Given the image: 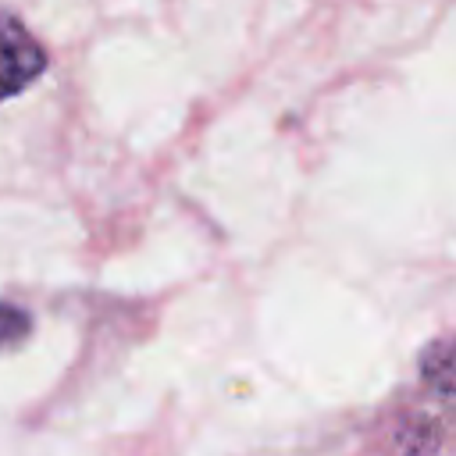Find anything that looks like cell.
Masks as SVG:
<instances>
[{
  "label": "cell",
  "mask_w": 456,
  "mask_h": 456,
  "mask_svg": "<svg viewBox=\"0 0 456 456\" xmlns=\"http://www.w3.org/2000/svg\"><path fill=\"white\" fill-rule=\"evenodd\" d=\"M28 331H32V317L14 303H0V349L18 346Z\"/></svg>",
  "instance_id": "obj_3"
},
{
  "label": "cell",
  "mask_w": 456,
  "mask_h": 456,
  "mask_svg": "<svg viewBox=\"0 0 456 456\" xmlns=\"http://www.w3.org/2000/svg\"><path fill=\"white\" fill-rule=\"evenodd\" d=\"M420 381L442 399H456V335L435 338L420 353Z\"/></svg>",
  "instance_id": "obj_2"
},
{
  "label": "cell",
  "mask_w": 456,
  "mask_h": 456,
  "mask_svg": "<svg viewBox=\"0 0 456 456\" xmlns=\"http://www.w3.org/2000/svg\"><path fill=\"white\" fill-rule=\"evenodd\" d=\"M46 71L43 43L7 11H0V103L25 93Z\"/></svg>",
  "instance_id": "obj_1"
}]
</instances>
